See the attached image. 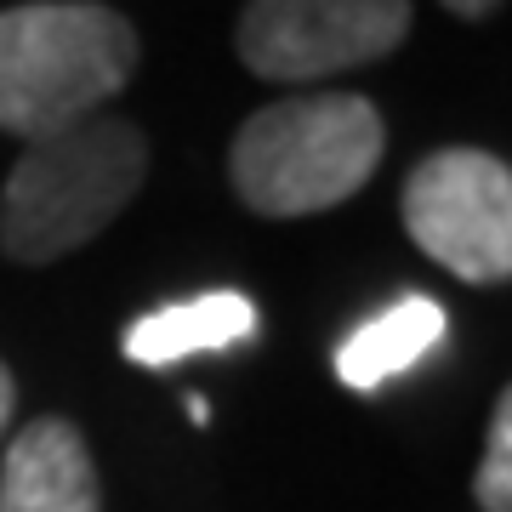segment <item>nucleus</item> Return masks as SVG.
<instances>
[{
    "instance_id": "obj_8",
    "label": "nucleus",
    "mask_w": 512,
    "mask_h": 512,
    "mask_svg": "<svg viewBox=\"0 0 512 512\" xmlns=\"http://www.w3.org/2000/svg\"><path fill=\"white\" fill-rule=\"evenodd\" d=\"M444 330H450V313L433 296H399V302H387L376 319H365L336 348V376L353 393H376L382 382H393L410 365H421L444 342Z\"/></svg>"
},
{
    "instance_id": "obj_11",
    "label": "nucleus",
    "mask_w": 512,
    "mask_h": 512,
    "mask_svg": "<svg viewBox=\"0 0 512 512\" xmlns=\"http://www.w3.org/2000/svg\"><path fill=\"white\" fill-rule=\"evenodd\" d=\"M18 410V382H12V370L0 365V433H6V421Z\"/></svg>"
},
{
    "instance_id": "obj_3",
    "label": "nucleus",
    "mask_w": 512,
    "mask_h": 512,
    "mask_svg": "<svg viewBox=\"0 0 512 512\" xmlns=\"http://www.w3.org/2000/svg\"><path fill=\"white\" fill-rule=\"evenodd\" d=\"M382 154L387 126L370 97H285L239 126L228 148V177L256 217H313L353 200L376 177Z\"/></svg>"
},
{
    "instance_id": "obj_7",
    "label": "nucleus",
    "mask_w": 512,
    "mask_h": 512,
    "mask_svg": "<svg viewBox=\"0 0 512 512\" xmlns=\"http://www.w3.org/2000/svg\"><path fill=\"white\" fill-rule=\"evenodd\" d=\"M256 336V302L245 291H205L188 302H165L143 313L137 325L120 336V353L143 370L183 365L194 353H222Z\"/></svg>"
},
{
    "instance_id": "obj_2",
    "label": "nucleus",
    "mask_w": 512,
    "mask_h": 512,
    "mask_svg": "<svg viewBox=\"0 0 512 512\" xmlns=\"http://www.w3.org/2000/svg\"><path fill=\"white\" fill-rule=\"evenodd\" d=\"M148 177V143L131 120L92 114L23 148L0 188V251L12 262H57L92 245Z\"/></svg>"
},
{
    "instance_id": "obj_5",
    "label": "nucleus",
    "mask_w": 512,
    "mask_h": 512,
    "mask_svg": "<svg viewBox=\"0 0 512 512\" xmlns=\"http://www.w3.org/2000/svg\"><path fill=\"white\" fill-rule=\"evenodd\" d=\"M410 35V0H251L234 46L256 80L308 86L382 63Z\"/></svg>"
},
{
    "instance_id": "obj_9",
    "label": "nucleus",
    "mask_w": 512,
    "mask_h": 512,
    "mask_svg": "<svg viewBox=\"0 0 512 512\" xmlns=\"http://www.w3.org/2000/svg\"><path fill=\"white\" fill-rule=\"evenodd\" d=\"M478 507L484 512H512V393L495 399L490 416V444H484V461H478Z\"/></svg>"
},
{
    "instance_id": "obj_6",
    "label": "nucleus",
    "mask_w": 512,
    "mask_h": 512,
    "mask_svg": "<svg viewBox=\"0 0 512 512\" xmlns=\"http://www.w3.org/2000/svg\"><path fill=\"white\" fill-rule=\"evenodd\" d=\"M0 512H103L92 450L63 416H35L0 467Z\"/></svg>"
},
{
    "instance_id": "obj_10",
    "label": "nucleus",
    "mask_w": 512,
    "mask_h": 512,
    "mask_svg": "<svg viewBox=\"0 0 512 512\" xmlns=\"http://www.w3.org/2000/svg\"><path fill=\"white\" fill-rule=\"evenodd\" d=\"M439 6H444V12H456V18H467V23L501 12V0H439Z\"/></svg>"
},
{
    "instance_id": "obj_4",
    "label": "nucleus",
    "mask_w": 512,
    "mask_h": 512,
    "mask_svg": "<svg viewBox=\"0 0 512 512\" xmlns=\"http://www.w3.org/2000/svg\"><path fill=\"white\" fill-rule=\"evenodd\" d=\"M404 228L461 285L512 274V171L484 148H439L404 183Z\"/></svg>"
},
{
    "instance_id": "obj_1",
    "label": "nucleus",
    "mask_w": 512,
    "mask_h": 512,
    "mask_svg": "<svg viewBox=\"0 0 512 512\" xmlns=\"http://www.w3.org/2000/svg\"><path fill=\"white\" fill-rule=\"evenodd\" d=\"M137 74V29L103 0H23L0 12V131L57 137Z\"/></svg>"
}]
</instances>
